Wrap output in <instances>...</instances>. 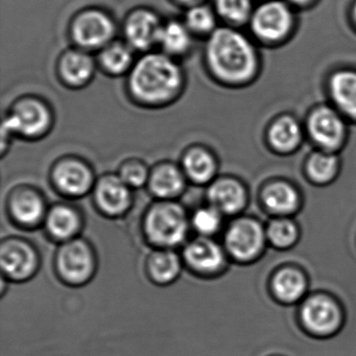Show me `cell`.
<instances>
[{
	"mask_svg": "<svg viewBox=\"0 0 356 356\" xmlns=\"http://www.w3.org/2000/svg\"><path fill=\"white\" fill-rule=\"evenodd\" d=\"M184 87L185 74L180 64L161 51H149L136 60L127 81L131 99L145 108H162L175 103Z\"/></svg>",
	"mask_w": 356,
	"mask_h": 356,
	"instance_id": "6da1fadb",
	"label": "cell"
},
{
	"mask_svg": "<svg viewBox=\"0 0 356 356\" xmlns=\"http://www.w3.org/2000/svg\"><path fill=\"white\" fill-rule=\"evenodd\" d=\"M97 62L107 76H128L136 62L135 51L126 41L113 40L99 51Z\"/></svg>",
	"mask_w": 356,
	"mask_h": 356,
	"instance_id": "e0dca14e",
	"label": "cell"
},
{
	"mask_svg": "<svg viewBox=\"0 0 356 356\" xmlns=\"http://www.w3.org/2000/svg\"><path fill=\"white\" fill-rule=\"evenodd\" d=\"M354 13H355V18H356V7H355V11H354Z\"/></svg>",
	"mask_w": 356,
	"mask_h": 356,
	"instance_id": "8d00e7d4",
	"label": "cell"
},
{
	"mask_svg": "<svg viewBox=\"0 0 356 356\" xmlns=\"http://www.w3.org/2000/svg\"><path fill=\"white\" fill-rule=\"evenodd\" d=\"M309 130L314 140L328 149L337 147L343 138V122L337 114L328 108H321L312 114Z\"/></svg>",
	"mask_w": 356,
	"mask_h": 356,
	"instance_id": "ac0fdd59",
	"label": "cell"
},
{
	"mask_svg": "<svg viewBox=\"0 0 356 356\" xmlns=\"http://www.w3.org/2000/svg\"><path fill=\"white\" fill-rule=\"evenodd\" d=\"M183 22L193 36H210L216 30V13L204 3L187 9Z\"/></svg>",
	"mask_w": 356,
	"mask_h": 356,
	"instance_id": "484cf974",
	"label": "cell"
},
{
	"mask_svg": "<svg viewBox=\"0 0 356 356\" xmlns=\"http://www.w3.org/2000/svg\"><path fill=\"white\" fill-rule=\"evenodd\" d=\"M208 199L212 207L222 213H235L245 204L243 187L232 180L214 182L208 191Z\"/></svg>",
	"mask_w": 356,
	"mask_h": 356,
	"instance_id": "44dd1931",
	"label": "cell"
},
{
	"mask_svg": "<svg viewBox=\"0 0 356 356\" xmlns=\"http://www.w3.org/2000/svg\"><path fill=\"white\" fill-rule=\"evenodd\" d=\"M149 188L163 201L178 197L185 187L184 174L172 163L156 166L149 178Z\"/></svg>",
	"mask_w": 356,
	"mask_h": 356,
	"instance_id": "d6986e66",
	"label": "cell"
},
{
	"mask_svg": "<svg viewBox=\"0 0 356 356\" xmlns=\"http://www.w3.org/2000/svg\"><path fill=\"white\" fill-rule=\"evenodd\" d=\"M264 201L270 210L276 212H289L295 209L298 203V197L293 189L286 184L278 183L266 189Z\"/></svg>",
	"mask_w": 356,
	"mask_h": 356,
	"instance_id": "83f0119b",
	"label": "cell"
},
{
	"mask_svg": "<svg viewBox=\"0 0 356 356\" xmlns=\"http://www.w3.org/2000/svg\"><path fill=\"white\" fill-rule=\"evenodd\" d=\"M54 124L51 108L40 97L26 95L14 102L3 122V137L17 136L38 139L51 131Z\"/></svg>",
	"mask_w": 356,
	"mask_h": 356,
	"instance_id": "3957f363",
	"label": "cell"
},
{
	"mask_svg": "<svg viewBox=\"0 0 356 356\" xmlns=\"http://www.w3.org/2000/svg\"><path fill=\"white\" fill-rule=\"evenodd\" d=\"M38 264L37 252L28 241L10 238L1 243V270L12 280L24 281L31 278L36 273Z\"/></svg>",
	"mask_w": 356,
	"mask_h": 356,
	"instance_id": "ba28073f",
	"label": "cell"
},
{
	"mask_svg": "<svg viewBox=\"0 0 356 356\" xmlns=\"http://www.w3.org/2000/svg\"><path fill=\"white\" fill-rule=\"evenodd\" d=\"M220 212L214 207L201 208L193 214V226L200 234L211 235L220 226Z\"/></svg>",
	"mask_w": 356,
	"mask_h": 356,
	"instance_id": "1f68e13d",
	"label": "cell"
},
{
	"mask_svg": "<svg viewBox=\"0 0 356 356\" xmlns=\"http://www.w3.org/2000/svg\"><path fill=\"white\" fill-rule=\"evenodd\" d=\"M270 143L280 151H289L300 140V129L297 122L289 118H280L270 131Z\"/></svg>",
	"mask_w": 356,
	"mask_h": 356,
	"instance_id": "4316f807",
	"label": "cell"
},
{
	"mask_svg": "<svg viewBox=\"0 0 356 356\" xmlns=\"http://www.w3.org/2000/svg\"><path fill=\"white\" fill-rule=\"evenodd\" d=\"M304 323L312 332L329 334L337 328L339 312L335 304L324 297L312 298L302 312Z\"/></svg>",
	"mask_w": 356,
	"mask_h": 356,
	"instance_id": "2e32d148",
	"label": "cell"
},
{
	"mask_svg": "<svg viewBox=\"0 0 356 356\" xmlns=\"http://www.w3.org/2000/svg\"><path fill=\"white\" fill-rule=\"evenodd\" d=\"M268 236L275 245L286 247L295 241V226L289 220H276L268 229Z\"/></svg>",
	"mask_w": 356,
	"mask_h": 356,
	"instance_id": "836d02e7",
	"label": "cell"
},
{
	"mask_svg": "<svg viewBox=\"0 0 356 356\" xmlns=\"http://www.w3.org/2000/svg\"><path fill=\"white\" fill-rule=\"evenodd\" d=\"M97 66V60L90 53L74 47L63 51L58 59V78L68 88H83L95 78Z\"/></svg>",
	"mask_w": 356,
	"mask_h": 356,
	"instance_id": "9c48e42d",
	"label": "cell"
},
{
	"mask_svg": "<svg viewBox=\"0 0 356 356\" xmlns=\"http://www.w3.org/2000/svg\"><path fill=\"white\" fill-rule=\"evenodd\" d=\"M182 164L184 174L197 184L207 183L216 172V164L213 156L201 145L191 147L185 151Z\"/></svg>",
	"mask_w": 356,
	"mask_h": 356,
	"instance_id": "7402d4cb",
	"label": "cell"
},
{
	"mask_svg": "<svg viewBox=\"0 0 356 356\" xmlns=\"http://www.w3.org/2000/svg\"><path fill=\"white\" fill-rule=\"evenodd\" d=\"M216 14L232 24L245 22L251 11L250 0H214Z\"/></svg>",
	"mask_w": 356,
	"mask_h": 356,
	"instance_id": "f546056e",
	"label": "cell"
},
{
	"mask_svg": "<svg viewBox=\"0 0 356 356\" xmlns=\"http://www.w3.org/2000/svg\"><path fill=\"white\" fill-rule=\"evenodd\" d=\"M289 9L280 3H268L254 14L252 26L256 35L268 40H276L286 34L291 26Z\"/></svg>",
	"mask_w": 356,
	"mask_h": 356,
	"instance_id": "4fadbf2b",
	"label": "cell"
},
{
	"mask_svg": "<svg viewBox=\"0 0 356 356\" xmlns=\"http://www.w3.org/2000/svg\"><path fill=\"white\" fill-rule=\"evenodd\" d=\"M204 60L209 74L226 84L245 82L255 68L253 47L245 36L230 28L216 29L208 37Z\"/></svg>",
	"mask_w": 356,
	"mask_h": 356,
	"instance_id": "7a4b0ae2",
	"label": "cell"
},
{
	"mask_svg": "<svg viewBox=\"0 0 356 356\" xmlns=\"http://www.w3.org/2000/svg\"><path fill=\"white\" fill-rule=\"evenodd\" d=\"M54 182L62 193L80 197L90 191L92 172L88 165L76 158L61 160L54 168Z\"/></svg>",
	"mask_w": 356,
	"mask_h": 356,
	"instance_id": "30bf717a",
	"label": "cell"
},
{
	"mask_svg": "<svg viewBox=\"0 0 356 356\" xmlns=\"http://www.w3.org/2000/svg\"><path fill=\"white\" fill-rule=\"evenodd\" d=\"M226 243L230 253L237 259H251L261 249L264 233L257 222L238 220L229 229Z\"/></svg>",
	"mask_w": 356,
	"mask_h": 356,
	"instance_id": "8fae6325",
	"label": "cell"
},
{
	"mask_svg": "<svg viewBox=\"0 0 356 356\" xmlns=\"http://www.w3.org/2000/svg\"><path fill=\"white\" fill-rule=\"evenodd\" d=\"M337 170V160L326 154H316L308 164V172L314 180L326 182L330 180Z\"/></svg>",
	"mask_w": 356,
	"mask_h": 356,
	"instance_id": "4dcf8cb0",
	"label": "cell"
},
{
	"mask_svg": "<svg viewBox=\"0 0 356 356\" xmlns=\"http://www.w3.org/2000/svg\"><path fill=\"white\" fill-rule=\"evenodd\" d=\"M147 270L154 282L161 285L170 284L180 274V258L170 250L154 252L147 259Z\"/></svg>",
	"mask_w": 356,
	"mask_h": 356,
	"instance_id": "cb8c5ba5",
	"label": "cell"
},
{
	"mask_svg": "<svg viewBox=\"0 0 356 356\" xmlns=\"http://www.w3.org/2000/svg\"><path fill=\"white\" fill-rule=\"evenodd\" d=\"M188 222L178 204L162 201L149 208L145 218V231L154 245L162 248L180 245L186 236Z\"/></svg>",
	"mask_w": 356,
	"mask_h": 356,
	"instance_id": "5b68a950",
	"label": "cell"
},
{
	"mask_svg": "<svg viewBox=\"0 0 356 356\" xmlns=\"http://www.w3.org/2000/svg\"><path fill=\"white\" fill-rule=\"evenodd\" d=\"M184 258L186 264L200 274L216 272L224 262L222 249L206 237L189 243L185 248Z\"/></svg>",
	"mask_w": 356,
	"mask_h": 356,
	"instance_id": "9a60e30c",
	"label": "cell"
},
{
	"mask_svg": "<svg viewBox=\"0 0 356 356\" xmlns=\"http://www.w3.org/2000/svg\"><path fill=\"white\" fill-rule=\"evenodd\" d=\"M116 24L107 12L88 8L76 13L70 24V36L74 47L99 51L115 40Z\"/></svg>",
	"mask_w": 356,
	"mask_h": 356,
	"instance_id": "277c9868",
	"label": "cell"
},
{
	"mask_svg": "<svg viewBox=\"0 0 356 356\" xmlns=\"http://www.w3.org/2000/svg\"><path fill=\"white\" fill-rule=\"evenodd\" d=\"M120 178L128 185L129 187L143 186L145 184L147 179L149 178V172H147V166L139 161V160H129L122 164L120 170Z\"/></svg>",
	"mask_w": 356,
	"mask_h": 356,
	"instance_id": "d6a6232c",
	"label": "cell"
},
{
	"mask_svg": "<svg viewBox=\"0 0 356 356\" xmlns=\"http://www.w3.org/2000/svg\"><path fill=\"white\" fill-rule=\"evenodd\" d=\"M47 231L58 241H68L74 239L81 228V218L72 207L58 205L51 208L45 218Z\"/></svg>",
	"mask_w": 356,
	"mask_h": 356,
	"instance_id": "603a6c76",
	"label": "cell"
},
{
	"mask_svg": "<svg viewBox=\"0 0 356 356\" xmlns=\"http://www.w3.org/2000/svg\"><path fill=\"white\" fill-rule=\"evenodd\" d=\"M56 266L60 277L70 284H83L92 277L95 258L92 249L82 239L65 241L58 251Z\"/></svg>",
	"mask_w": 356,
	"mask_h": 356,
	"instance_id": "8992f818",
	"label": "cell"
},
{
	"mask_svg": "<svg viewBox=\"0 0 356 356\" xmlns=\"http://www.w3.org/2000/svg\"><path fill=\"white\" fill-rule=\"evenodd\" d=\"M331 91L337 105L350 115L356 116V74H335L331 81Z\"/></svg>",
	"mask_w": 356,
	"mask_h": 356,
	"instance_id": "d4e9b609",
	"label": "cell"
},
{
	"mask_svg": "<svg viewBox=\"0 0 356 356\" xmlns=\"http://www.w3.org/2000/svg\"><path fill=\"white\" fill-rule=\"evenodd\" d=\"M304 280L299 273L293 270H284L275 279V291L280 299L291 302L299 299L304 291Z\"/></svg>",
	"mask_w": 356,
	"mask_h": 356,
	"instance_id": "f1b7e54d",
	"label": "cell"
},
{
	"mask_svg": "<svg viewBox=\"0 0 356 356\" xmlns=\"http://www.w3.org/2000/svg\"><path fill=\"white\" fill-rule=\"evenodd\" d=\"M177 5L189 9V8L195 7V6L203 5L204 0H174Z\"/></svg>",
	"mask_w": 356,
	"mask_h": 356,
	"instance_id": "e575fe53",
	"label": "cell"
},
{
	"mask_svg": "<svg viewBox=\"0 0 356 356\" xmlns=\"http://www.w3.org/2000/svg\"><path fill=\"white\" fill-rule=\"evenodd\" d=\"M293 1H295V3H307V1H309V0H293Z\"/></svg>",
	"mask_w": 356,
	"mask_h": 356,
	"instance_id": "d590c367",
	"label": "cell"
},
{
	"mask_svg": "<svg viewBox=\"0 0 356 356\" xmlns=\"http://www.w3.org/2000/svg\"><path fill=\"white\" fill-rule=\"evenodd\" d=\"M9 209L12 218L22 226H37L45 216V203L40 193L26 187L12 193Z\"/></svg>",
	"mask_w": 356,
	"mask_h": 356,
	"instance_id": "5bb4252c",
	"label": "cell"
},
{
	"mask_svg": "<svg viewBox=\"0 0 356 356\" xmlns=\"http://www.w3.org/2000/svg\"><path fill=\"white\" fill-rule=\"evenodd\" d=\"M95 202L99 209L110 216H120L131 205L130 187L120 176L103 177L97 182L95 191Z\"/></svg>",
	"mask_w": 356,
	"mask_h": 356,
	"instance_id": "7c38bea8",
	"label": "cell"
},
{
	"mask_svg": "<svg viewBox=\"0 0 356 356\" xmlns=\"http://www.w3.org/2000/svg\"><path fill=\"white\" fill-rule=\"evenodd\" d=\"M193 37L184 22L170 20L162 26L158 47L161 49V53L178 59L186 56L193 49Z\"/></svg>",
	"mask_w": 356,
	"mask_h": 356,
	"instance_id": "ffe728a7",
	"label": "cell"
},
{
	"mask_svg": "<svg viewBox=\"0 0 356 356\" xmlns=\"http://www.w3.org/2000/svg\"><path fill=\"white\" fill-rule=\"evenodd\" d=\"M163 22L157 13L147 8L132 10L124 22V41L135 51L149 53L158 47Z\"/></svg>",
	"mask_w": 356,
	"mask_h": 356,
	"instance_id": "52a82bcc",
	"label": "cell"
}]
</instances>
